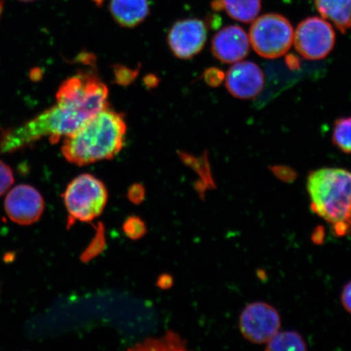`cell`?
Returning <instances> with one entry per match:
<instances>
[{"label":"cell","mask_w":351,"mask_h":351,"mask_svg":"<svg viewBox=\"0 0 351 351\" xmlns=\"http://www.w3.org/2000/svg\"><path fill=\"white\" fill-rule=\"evenodd\" d=\"M108 89L95 73L81 72L66 79L56 93V104L32 120L3 132L0 150L13 152L43 138L56 143L68 137L108 107Z\"/></svg>","instance_id":"cell-1"},{"label":"cell","mask_w":351,"mask_h":351,"mask_svg":"<svg viewBox=\"0 0 351 351\" xmlns=\"http://www.w3.org/2000/svg\"><path fill=\"white\" fill-rule=\"evenodd\" d=\"M126 130L123 114L108 107L65 137L61 152L69 163L77 166L112 160L124 147Z\"/></svg>","instance_id":"cell-2"},{"label":"cell","mask_w":351,"mask_h":351,"mask_svg":"<svg viewBox=\"0 0 351 351\" xmlns=\"http://www.w3.org/2000/svg\"><path fill=\"white\" fill-rule=\"evenodd\" d=\"M313 212L337 236L351 234V172L339 168L313 171L306 182Z\"/></svg>","instance_id":"cell-3"},{"label":"cell","mask_w":351,"mask_h":351,"mask_svg":"<svg viewBox=\"0 0 351 351\" xmlns=\"http://www.w3.org/2000/svg\"><path fill=\"white\" fill-rule=\"evenodd\" d=\"M69 214V225L94 221L106 207L108 193L102 181L88 173L79 175L66 188L63 195Z\"/></svg>","instance_id":"cell-4"},{"label":"cell","mask_w":351,"mask_h":351,"mask_svg":"<svg viewBox=\"0 0 351 351\" xmlns=\"http://www.w3.org/2000/svg\"><path fill=\"white\" fill-rule=\"evenodd\" d=\"M293 32L287 19L276 13H269L254 21L250 29V43L263 58H279L291 49Z\"/></svg>","instance_id":"cell-5"},{"label":"cell","mask_w":351,"mask_h":351,"mask_svg":"<svg viewBox=\"0 0 351 351\" xmlns=\"http://www.w3.org/2000/svg\"><path fill=\"white\" fill-rule=\"evenodd\" d=\"M336 34L330 22L323 17H308L293 32L296 51L307 60L326 58L335 47Z\"/></svg>","instance_id":"cell-6"},{"label":"cell","mask_w":351,"mask_h":351,"mask_svg":"<svg viewBox=\"0 0 351 351\" xmlns=\"http://www.w3.org/2000/svg\"><path fill=\"white\" fill-rule=\"evenodd\" d=\"M280 327L278 310L263 302H254L245 307L239 319L241 335L254 344H267Z\"/></svg>","instance_id":"cell-7"},{"label":"cell","mask_w":351,"mask_h":351,"mask_svg":"<svg viewBox=\"0 0 351 351\" xmlns=\"http://www.w3.org/2000/svg\"><path fill=\"white\" fill-rule=\"evenodd\" d=\"M4 208L12 221L21 226H30L40 219L45 204L36 189L23 184L8 193L4 200Z\"/></svg>","instance_id":"cell-8"},{"label":"cell","mask_w":351,"mask_h":351,"mask_svg":"<svg viewBox=\"0 0 351 351\" xmlns=\"http://www.w3.org/2000/svg\"><path fill=\"white\" fill-rule=\"evenodd\" d=\"M208 38L207 25L199 19L176 22L170 29L168 43L176 57L191 59L204 49Z\"/></svg>","instance_id":"cell-9"},{"label":"cell","mask_w":351,"mask_h":351,"mask_svg":"<svg viewBox=\"0 0 351 351\" xmlns=\"http://www.w3.org/2000/svg\"><path fill=\"white\" fill-rule=\"evenodd\" d=\"M227 90L235 98L249 99L256 97L265 86V75L260 67L251 61H239L226 73Z\"/></svg>","instance_id":"cell-10"},{"label":"cell","mask_w":351,"mask_h":351,"mask_svg":"<svg viewBox=\"0 0 351 351\" xmlns=\"http://www.w3.org/2000/svg\"><path fill=\"white\" fill-rule=\"evenodd\" d=\"M249 35L238 25H230L215 35L212 42V52L219 61L235 64L243 60L250 51Z\"/></svg>","instance_id":"cell-11"},{"label":"cell","mask_w":351,"mask_h":351,"mask_svg":"<svg viewBox=\"0 0 351 351\" xmlns=\"http://www.w3.org/2000/svg\"><path fill=\"white\" fill-rule=\"evenodd\" d=\"M110 10L123 27H134L147 19L150 11L147 0H112Z\"/></svg>","instance_id":"cell-12"},{"label":"cell","mask_w":351,"mask_h":351,"mask_svg":"<svg viewBox=\"0 0 351 351\" xmlns=\"http://www.w3.org/2000/svg\"><path fill=\"white\" fill-rule=\"evenodd\" d=\"M315 5L320 16L341 34L351 28V0H315Z\"/></svg>","instance_id":"cell-13"},{"label":"cell","mask_w":351,"mask_h":351,"mask_svg":"<svg viewBox=\"0 0 351 351\" xmlns=\"http://www.w3.org/2000/svg\"><path fill=\"white\" fill-rule=\"evenodd\" d=\"M262 0H215V10L225 11L231 19L243 23L254 21L261 10Z\"/></svg>","instance_id":"cell-14"},{"label":"cell","mask_w":351,"mask_h":351,"mask_svg":"<svg viewBox=\"0 0 351 351\" xmlns=\"http://www.w3.org/2000/svg\"><path fill=\"white\" fill-rule=\"evenodd\" d=\"M306 343L296 331L278 332L267 343L266 350H306Z\"/></svg>","instance_id":"cell-15"},{"label":"cell","mask_w":351,"mask_h":351,"mask_svg":"<svg viewBox=\"0 0 351 351\" xmlns=\"http://www.w3.org/2000/svg\"><path fill=\"white\" fill-rule=\"evenodd\" d=\"M332 140L340 151L351 154V117L336 120L333 125Z\"/></svg>","instance_id":"cell-16"},{"label":"cell","mask_w":351,"mask_h":351,"mask_svg":"<svg viewBox=\"0 0 351 351\" xmlns=\"http://www.w3.org/2000/svg\"><path fill=\"white\" fill-rule=\"evenodd\" d=\"M123 230L130 239L137 240L141 239L146 234L147 227L143 219L138 217H130L125 221Z\"/></svg>","instance_id":"cell-17"},{"label":"cell","mask_w":351,"mask_h":351,"mask_svg":"<svg viewBox=\"0 0 351 351\" xmlns=\"http://www.w3.org/2000/svg\"><path fill=\"white\" fill-rule=\"evenodd\" d=\"M14 183V175L10 166L0 160V196L10 190Z\"/></svg>","instance_id":"cell-18"},{"label":"cell","mask_w":351,"mask_h":351,"mask_svg":"<svg viewBox=\"0 0 351 351\" xmlns=\"http://www.w3.org/2000/svg\"><path fill=\"white\" fill-rule=\"evenodd\" d=\"M136 75H137L136 71H132V70L124 67V66H117L115 69L117 82L119 84H129V83L134 80Z\"/></svg>","instance_id":"cell-19"},{"label":"cell","mask_w":351,"mask_h":351,"mask_svg":"<svg viewBox=\"0 0 351 351\" xmlns=\"http://www.w3.org/2000/svg\"><path fill=\"white\" fill-rule=\"evenodd\" d=\"M221 70L217 69H210L205 73V80L210 86H217L221 83L225 75Z\"/></svg>","instance_id":"cell-20"},{"label":"cell","mask_w":351,"mask_h":351,"mask_svg":"<svg viewBox=\"0 0 351 351\" xmlns=\"http://www.w3.org/2000/svg\"><path fill=\"white\" fill-rule=\"evenodd\" d=\"M341 300L342 306L351 315V280L342 289Z\"/></svg>","instance_id":"cell-21"},{"label":"cell","mask_w":351,"mask_h":351,"mask_svg":"<svg viewBox=\"0 0 351 351\" xmlns=\"http://www.w3.org/2000/svg\"><path fill=\"white\" fill-rule=\"evenodd\" d=\"M129 199L134 202V203H139V202H142L143 200V197L145 195L144 189L142 186L138 185V184H136L130 189L129 193Z\"/></svg>","instance_id":"cell-22"},{"label":"cell","mask_w":351,"mask_h":351,"mask_svg":"<svg viewBox=\"0 0 351 351\" xmlns=\"http://www.w3.org/2000/svg\"><path fill=\"white\" fill-rule=\"evenodd\" d=\"M19 1H22V2H32V1H34V0H19Z\"/></svg>","instance_id":"cell-23"}]
</instances>
